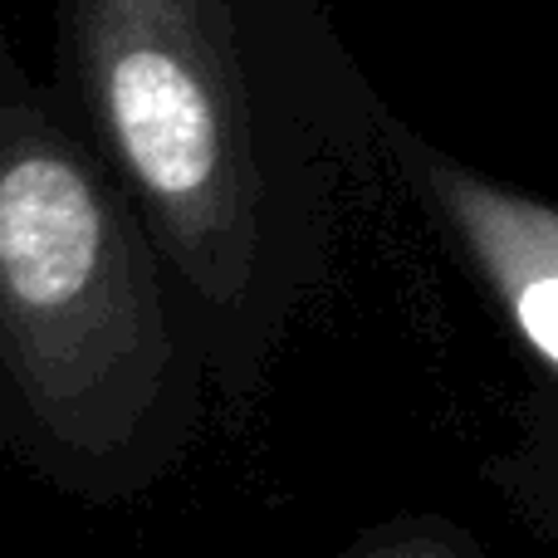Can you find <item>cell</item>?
Returning <instances> with one entry per match:
<instances>
[{
  "label": "cell",
  "instance_id": "6da1fadb",
  "mask_svg": "<svg viewBox=\"0 0 558 558\" xmlns=\"http://www.w3.org/2000/svg\"><path fill=\"white\" fill-rule=\"evenodd\" d=\"M64 74L186 260L251 255L270 123L328 84L314 0H59Z\"/></svg>",
  "mask_w": 558,
  "mask_h": 558
},
{
  "label": "cell",
  "instance_id": "7a4b0ae2",
  "mask_svg": "<svg viewBox=\"0 0 558 558\" xmlns=\"http://www.w3.org/2000/svg\"><path fill=\"white\" fill-rule=\"evenodd\" d=\"M0 279L10 367L35 416L74 446L128 441L162 383V318L113 192L5 69Z\"/></svg>",
  "mask_w": 558,
  "mask_h": 558
},
{
  "label": "cell",
  "instance_id": "3957f363",
  "mask_svg": "<svg viewBox=\"0 0 558 558\" xmlns=\"http://www.w3.org/2000/svg\"><path fill=\"white\" fill-rule=\"evenodd\" d=\"M436 192L446 196L475 260L514 308L524 338L558 367V211L505 196L461 172H441Z\"/></svg>",
  "mask_w": 558,
  "mask_h": 558
}]
</instances>
